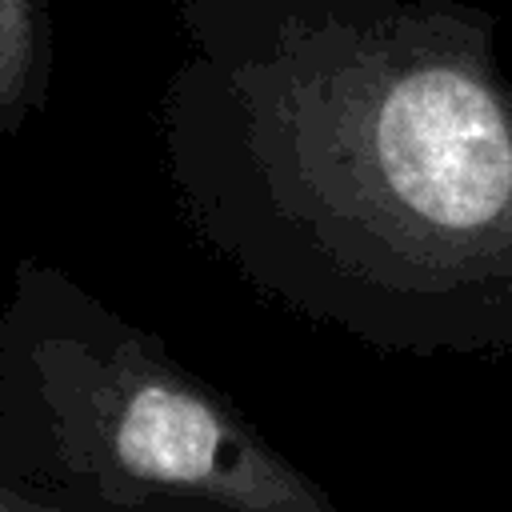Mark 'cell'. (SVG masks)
<instances>
[{
	"label": "cell",
	"mask_w": 512,
	"mask_h": 512,
	"mask_svg": "<svg viewBox=\"0 0 512 512\" xmlns=\"http://www.w3.org/2000/svg\"><path fill=\"white\" fill-rule=\"evenodd\" d=\"M52 72V0H0V136H16L48 108Z\"/></svg>",
	"instance_id": "3"
},
{
	"label": "cell",
	"mask_w": 512,
	"mask_h": 512,
	"mask_svg": "<svg viewBox=\"0 0 512 512\" xmlns=\"http://www.w3.org/2000/svg\"><path fill=\"white\" fill-rule=\"evenodd\" d=\"M0 512H64L48 484L28 476L0 444Z\"/></svg>",
	"instance_id": "5"
},
{
	"label": "cell",
	"mask_w": 512,
	"mask_h": 512,
	"mask_svg": "<svg viewBox=\"0 0 512 512\" xmlns=\"http://www.w3.org/2000/svg\"><path fill=\"white\" fill-rule=\"evenodd\" d=\"M164 176L260 296L384 356L512 352V76L468 0H172Z\"/></svg>",
	"instance_id": "1"
},
{
	"label": "cell",
	"mask_w": 512,
	"mask_h": 512,
	"mask_svg": "<svg viewBox=\"0 0 512 512\" xmlns=\"http://www.w3.org/2000/svg\"><path fill=\"white\" fill-rule=\"evenodd\" d=\"M64 512H232L212 500H184V496H144V500H96V496H76V492H56Z\"/></svg>",
	"instance_id": "4"
},
{
	"label": "cell",
	"mask_w": 512,
	"mask_h": 512,
	"mask_svg": "<svg viewBox=\"0 0 512 512\" xmlns=\"http://www.w3.org/2000/svg\"><path fill=\"white\" fill-rule=\"evenodd\" d=\"M0 432H4V388H0Z\"/></svg>",
	"instance_id": "6"
},
{
	"label": "cell",
	"mask_w": 512,
	"mask_h": 512,
	"mask_svg": "<svg viewBox=\"0 0 512 512\" xmlns=\"http://www.w3.org/2000/svg\"><path fill=\"white\" fill-rule=\"evenodd\" d=\"M0 388V444L56 492L184 496L232 512H344L232 396L40 256H20L12 268Z\"/></svg>",
	"instance_id": "2"
}]
</instances>
